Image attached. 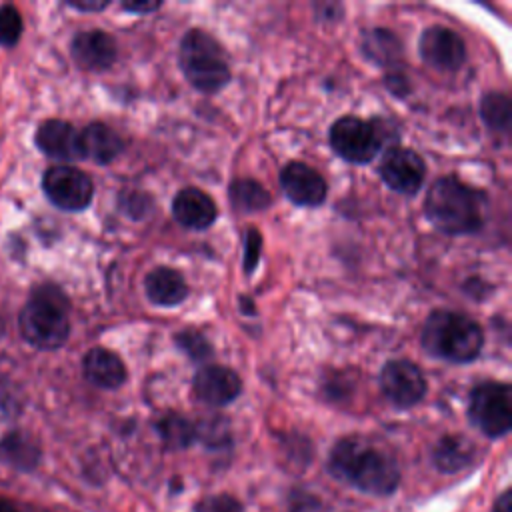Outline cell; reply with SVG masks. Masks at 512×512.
<instances>
[{"mask_svg":"<svg viewBox=\"0 0 512 512\" xmlns=\"http://www.w3.org/2000/svg\"><path fill=\"white\" fill-rule=\"evenodd\" d=\"M328 140L338 158L350 164H368L380 154L384 132L374 122L348 114L330 126Z\"/></svg>","mask_w":512,"mask_h":512,"instance_id":"cell-7","label":"cell"},{"mask_svg":"<svg viewBox=\"0 0 512 512\" xmlns=\"http://www.w3.org/2000/svg\"><path fill=\"white\" fill-rule=\"evenodd\" d=\"M228 196H230L232 206L240 212H246V214L262 212L272 202L268 190L254 178H236L230 184Z\"/></svg>","mask_w":512,"mask_h":512,"instance_id":"cell-21","label":"cell"},{"mask_svg":"<svg viewBox=\"0 0 512 512\" xmlns=\"http://www.w3.org/2000/svg\"><path fill=\"white\" fill-rule=\"evenodd\" d=\"M280 186L292 204L304 208H316L324 204L328 194L324 176L300 160H292L280 170Z\"/></svg>","mask_w":512,"mask_h":512,"instance_id":"cell-12","label":"cell"},{"mask_svg":"<svg viewBox=\"0 0 512 512\" xmlns=\"http://www.w3.org/2000/svg\"><path fill=\"white\" fill-rule=\"evenodd\" d=\"M188 284L184 276L170 268V266H158L150 270L144 278V294L146 298L162 308H172L182 304L188 298Z\"/></svg>","mask_w":512,"mask_h":512,"instance_id":"cell-17","label":"cell"},{"mask_svg":"<svg viewBox=\"0 0 512 512\" xmlns=\"http://www.w3.org/2000/svg\"><path fill=\"white\" fill-rule=\"evenodd\" d=\"M328 470L334 478L372 496H388L400 484L396 460L360 436H346L332 446Z\"/></svg>","mask_w":512,"mask_h":512,"instance_id":"cell-1","label":"cell"},{"mask_svg":"<svg viewBox=\"0 0 512 512\" xmlns=\"http://www.w3.org/2000/svg\"><path fill=\"white\" fill-rule=\"evenodd\" d=\"M0 456L10 466H16L20 470H30L36 466L40 458V450L32 438H28L22 432H10L0 442Z\"/></svg>","mask_w":512,"mask_h":512,"instance_id":"cell-22","label":"cell"},{"mask_svg":"<svg viewBox=\"0 0 512 512\" xmlns=\"http://www.w3.org/2000/svg\"><path fill=\"white\" fill-rule=\"evenodd\" d=\"M36 146L56 160H78L80 156V132L66 120H44L36 128Z\"/></svg>","mask_w":512,"mask_h":512,"instance_id":"cell-16","label":"cell"},{"mask_svg":"<svg viewBox=\"0 0 512 512\" xmlns=\"http://www.w3.org/2000/svg\"><path fill=\"white\" fill-rule=\"evenodd\" d=\"M474 460L476 446L462 434H446L432 446V464L444 474L460 472Z\"/></svg>","mask_w":512,"mask_h":512,"instance_id":"cell-20","label":"cell"},{"mask_svg":"<svg viewBox=\"0 0 512 512\" xmlns=\"http://www.w3.org/2000/svg\"><path fill=\"white\" fill-rule=\"evenodd\" d=\"M178 64L186 80L204 94H214L230 82V66L222 44L200 28L182 36Z\"/></svg>","mask_w":512,"mask_h":512,"instance_id":"cell-5","label":"cell"},{"mask_svg":"<svg viewBox=\"0 0 512 512\" xmlns=\"http://www.w3.org/2000/svg\"><path fill=\"white\" fill-rule=\"evenodd\" d=\"M470 422L488 438H502L512 426V390L506 382L486 380L472 388L468 400Z\"/></svg>","mask_w":512,"mask_h":512,"instance_id":"cell-6","label":"cell"},{"mask_svg":"<svg viewBox=\"0 0 512 512\" xmlns=\"http://www.w3.org/2000/svg\"><path fill=\"white\" fill-rule=\"evenodd\" d=\"M0 512H24L22 508H18L12 500H8V498H2L0 496Z\"/></svg>","mask_w":512,"mask_h":512,"instance_id":"cell-35","label":"cell"},{"mask_svg":"<svg viewBox=\"0 0 512 512\" xmlns=\"http://www.w3.org/2000/svg\"><path fill=\"white\" fill-rule=\"evenodd\" d=\"M418 52L428 66L440 72H456L466 62L464 40L458 32L442 24L424 28L418 40Z\"/></svg>","mask_w":512,"mask_h":512,"instance_id":"cell-11","label":"cell"},{"mask_svg":"<svg viewBox=\"0 0 512 512\" xmlns=\"http://www.w3.org/2000/svg\"><path fill=\"white\" fill-rule=\"evenodd\" d=\"M84 376L90 384L104 388V390H116L126 382V366L120 360L118 354H114L108 348H92L86 352L82 360Z\"/></svg>","mask_w":512,"mask_h":512,"instance_id":"cell-18","label":"cell"},{"mask_svg":"<svg viewBox=\"0 0 512 512\" xmlns=\"http://www.w3.org/2000/svg\"><path fill=\"white\" fill-rule=\"evenodd\" d=\"M174 342L194 362H202V360L210 358V354H212V346L206 340V336L192 328H186V330L174 334Z\"/></svg>","mask_w":512,"mask_h":512,"instance_id":"cell-26","label":"cell"},{"mask_svg":"<svg viewBox=\"0 0 512 512\" xmlns=\"http://www.w3.org/2000/svg\"><path fill=\"white\" fill-rule=\"evenodd\" d=\"M194 512H244L240 500H236L230 494H214V496H206L202 498Z\"/></svg>","mask_w":512,"mask_h":512,"instance_id":"cell-29","label":"cell"},{"mask_svg":"<svg viewBox=\"0 0 512 512\" xmlns=\"http://www.w3.org/2000/svg\"><path fill=\"white\" fill-rule=\"evenodd\" d=\"M20 332L36 348H60L70 334L66 296L54 286L34 290L20 312Z\"/></svg>","mask_w":512,"mask_h":512,"instance_id":"cell-4","label":"cell"},{"mask_svg":"<svg viewBox=\"0 0 512 512\" xmlns=\"http://www.w3.org/2000/svg\"><path fill=\"white\" fill-rule=\"evenodd\" d=\"M70 54L82 70L102 72L116 62V42L104 30L78 32L70 44Z\"/></svg>","mask_w":512,"mask_h":512,"instance_id":"cell-14","label":"cell"},{"mask_svg":"<svg viewBox=\"0 0 512 512\" xmlns=\"http://www.w3.org/2000/svg\"><path fill=\"white\" fill-rule=\"evenodd\" d=\"M384 84L386 88L396 96V98H404L408 92H410V82H408V76L400 70H394V72H388L386 78H384Z\"/></svg>","mask_w":512,"mask_h":512,"instance_id":"cell-31","label":"cell"},{"mask_svg":"<svg viewBox=\"0 0 512 512\" xmlns=\"http://www.w3.org/2000/svg\"><path fill=\"white\" fill-rule=\"evenodd\" d=\"M480 118L490 130H510V98L504 92H486L478 104Z\"/></svg>","mask_w":512,"mask_h":512,"instance_id":"cell-25","label":"cell"},{"mask_svg":"<svg viewBox=\"0 0 512 512\" xmlns=\"http://www.w3.org/2000/svg\"><path fill=\"white\" fill-rule=\"evenodd\" d=\"M378 384L384 398L396 408H412L428 392L422 370L406 358L388 360L380 370Z\"/></svg>","mask_w":512,"mask_h":512,"instance_id":"cell-9","label":"cell"},{"mask_svg":"<svg viewBox=\"0 0 512 512\" xmlns=\"http://www.w3.org/2000/svg\"><path fill=\"white\" fill-rule=\"evenodd\" d=\"M124 150V140L104 122H90L80 130V156L96 164H110Z\"/></svg>","mask_w":512,"mask_h":512,"instance_id":"cell-19","label":"cell"},{"mask_svg":"<svg viewBox=\"0 0 512 512\" xmlns=\"http://www.w3.org/2000/svg\"><path fill=\"white\" fill-rule=\"evenodd\" d=\"M494 512H512V492L504 490L496 502H494Z\"/></svg>","mask_w":512,"mask_h":512,"instance_id":"cell-34","label":"cell"},{"mask_svg":"<svg viewBox=\"0 0 512 512\" xmlns=\"http://www.w3.org/2000/svg\"><path fill=\"white\" fill-rule=\"evenodd\" d=\"M20 36H22L20 12L10 4L0 6V44L10 48L20 40Z\"/></svg>","mask_w":512,"mask_h":512,"instance_id":"cell-27","label":"cell"},{"mask_svg":"<svg viewBox=\"0 0 512 512\" xmlns=\"http://www.w3.org/2000/svg\"><path fill=\"white\" fill-rule=\"evenodd\" d=\"M420 340L430 356L452 364L476 360L484 346L482 328L470 316L444 308L428 314Z\"/></svg>","mask_w":512,"mask_h":512,"instance_id":"cell-3","label":"cell"},{"mask_svg":"<svg viewBox=\"0 0 512 512\" xmlns=\"http://www.w3.org/2000/svg\"><path fill=\"white\" fill-rule=\"evenodd\" d=\"M156 432L166 448L182 450L196 440V424L180 414H166L156 422Z\"/></svg>","mask_w":512,"mask_h":512,"instance_id":"cell-23","label":"cell"},{"mask_svg":"<svg viewBox=\"0 0 512 512\" xmlns=\"http://www.w3.org/2000/svg\"><path fill=\"white\" fill-rule=\"evenodd\" d=\"M260 250H262V236L256 228H250L246 232V238H244V272L250 276L254 272V268L258 266V260H260Z\"/></svg>","mask_w":512,"mask_h":512,"instance_id":"cell-30","label":"cell"},{"mask_svg":"<svg viewBox=\"0 0 512 512\" xmlns=\"http://www.w3.org/2000/svg\"><path fill=\"white\" fill-rule=\"evenodd\" d=\"M488 198L456 176H440L424 198V214L440 232L462 236L476 234L486 220Z\"/></svg>","mask_w":512,"mask_h":512,"instance_id":"cell-2","label":"cell"},{"mask_svg":"<svg viewBox=\"0 0 512 512\" xmlns=\"http://www.w3.org/2000/svg\"><path fill=\"white\" fill-rule=\"evenodd\" d=\"M238 302H242L240 304V310L244 312V314H248V316H254L256 314V308H252L250 304H252V300L248 298V296H240V300Z\"/></svg>","mask_w":512,"mask_h":512,"instance_id":"cell-36","label":"cell"},{"mask_svg":"<svg viewBox=\"0 0 512 512\" xmlns=\"http://www.w3.org/2000/svg\"><path fill=\"white\" fill-rule=\"evenodd\" d=\"M42 188L54 206L68 212L84 210L94 196L92 178L86 172L66 164L48 168L42 178Z\"/></svg>","mask_w":512,"mask_h":512,"instance_id":"cell-8","label":"cell"},{"mask_svg":"<svg viewBox=\"0 0 512 512\" xmlns=\"http://www.w3.org/2000/svg\"><path fill=\"white\" fill-rule=\"evenodd\" d=\"M162 6V2H124L122 8L128 12H136V14H148L154 12Z\"/></svg>","mask_w":512,"mask_h":512,"instance_id":"cell-33","label":"cell"},{"mask_svg":"<svg viewBox=\"0 0 512 512\" xmlns=\"http://www.w3.org/2000/svg\"><path fill=\"white\" fill-rule=\"evenodd\" d=\"M0 336H2V318H0Z\"/></svg>","mask_w":512,"mask_h":512,"instance_id":"cell-37","label":"cell"},{"mask_svg":"<svg viewBox=\"0 0 512 512\" xmlns=\"http://www.w3.org/2000/svg\"><path fill=\"white\" fill-rule=\"evenodd\" d=\"M108 0H70L68 6L74 8V10H80V12H100L104 8H108Z\"/></svg>","mask_w":512,"mask_h":512,"instance_id":"cell-32","label":"cell"},{"mask_svg":"<svg viewBox=\"0 0 512 512\" xmlns=\"http://www.w3.org/2000/svg\"><path fill=\"white\" fill-rule=\"evenodd\" d=\"M196 438L206 446H224L228 442V426L222 418H210L196 426Z\"/></svg>","mask_w":512,"mask_h":512,"instance_id":"cell-28","label":"cell"},{"mask_svg":"<svg viewBox=\"0 0 512 512\" xmlns=\"http://www.w3.org/2000/svg\"><path fill=\"white\" fill-rule=\"evenodd\" d=\"M378 172L390 190L412 196L424 184L426 164L418 152L404 146H392L384 152Z\"/></svg>","mask_w":512,"mask_h":512,"instance_id":"cell-10","label":"cell"},{"mask_svg":"<svg viewBox=\"0 0 512 512\" xmlns=\"http://www.w3.org/2000/svg\"><path fill=\"white\" fill-rule=\"evenodd\" d=\"M364 54L376 62L378 66H392L394 60L400 56L402 44L390 30L374 28L364 34Z\"/></svg>","mask_w":512,"mask_h":512,"instance_id":"cell-24","label":"cell"},{"mask_svg":"<svg viewBox=\"0 0 512 512\" xmlns=\"http://www.w3.org/2000/svg\"><path fill=\"white\" fill-rule=\"evenodd\" d=\"M192 392L208 406H226L238 398L242 392V382L232 368L208 364L194 374Z\"/></svg>","mask_w":512,"mask_h":512,"instance_id":"cell-13","label":"cell"},{"mask_svg":"<svg viewBox=\"0 0 512 512\" xmlns=\"http://www.w3.org/2000/svg\"><path fill=\"white\" fill-rule=\"evenodd\" d=\"M172 216L184 228L206 230L218 218V208L206 192L188 186L176 192V196L172 198Z\"/></svg>","mask_w":512,"mask_h":512,"instance_id":"cell-15","label":"cell"}]
</instances>
